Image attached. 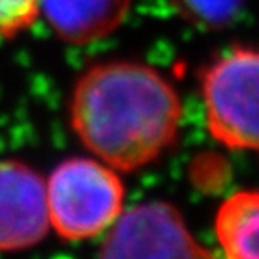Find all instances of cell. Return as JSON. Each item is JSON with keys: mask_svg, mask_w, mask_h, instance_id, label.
<instances>
[{"mask_svg": "<svg viewBox=\"0 0 259 259\" xmlns=\"http://www.w3.org/2000/svg\"><path fill=\"white\" fill-rule=\"evenodd\" d=\"M69 113L74 134L90 153L119 173H132L175 144L182 101L155 67L112 60L77 77Z\"/></svg>", "mask_w": 259, "mask_h": 259, "instance_id": "6da1fadb", "label": "cell"}, {"mask_svg": "<svg viewBox=\"0 0 259 259\" xmlns=\"http://www.w3.org/2000/svg\"><path fill=\"white\" fill-rule=\"evenodd\" d=\"M49 223L65 241L101 234L122 212L124 184L117 171L94 158H67L45 182Z\"/></svg>", "mask_w": 259, "mask_h": 259, "instance_id": "7a4b0ae2", "label": "cell"}, {"mask_svg": "<svg viewBox=\"0 0 259 259\" xmlns=\"http://www.w3.org/2000/svg\"><path fill=\"white\" fill-rule=\"evenodd\" d=\"M259 56L250 47L229 49L203 69L202 89L210 137L234 151L257 150Z\"/></svg>", "mask_w": 259, "mask_h": 259, "instance_id": "3957f363", "label": "cell"}, {"mask_svg": "<svg viewBox=\"0 0 259 259\" xmlns=\"http://www.w3.org/2000/svg\"><path fill=\"white\" fill-rule=\"evenodd\" d=\"M99 259H218V255L194 239L178 207L148 202L117 216Z\"/></svg>", "mask_w": 259, "mask_h": 259, "instance_id": "277c9868", "label": "cell"}, {"mask_svg": "<svg viewBox=\"0 0 259 259\" xmlns=\"http://www.w3.org/2000/svg\"><path fill=\"white\" fill-rule=\"evenodd\" d=\"M45 180L25 162H0V252L25 250L49 234Z\"/></svg>", "mask_w": 259, "mask_h": 259, "instance_id": "5b68a950", "label": "cell"}, {"mask_svg": "<svg viewBox=\"0 0 259 259\" xmlns=\"http://www.w3.org/2000/svg\"><path fill=\"white\" fill-rule=\"evenodd\" d=\"M134 0H41L40 16L69 45H90L110 36L128 18Z\"/></svg>", "mask_w": 259, "mask_h": 259, "instance_id": "8992f818", "label": "cell"}, {"mask_svg": "<svg viewBox=\"0 0 259 259\" xmlns=\"http://www.w3.org/2000/svg\"><path fill=\"white\" fill-rule=\"evenodd\" d=\"M214 232L227 259H259L257 191H239L220 205Z\"/></svg>", "mask_w": 259, "mask_h": 259, "instance_id": "52a82bcc", "label": "cell"}, {"mask_svg": "<svg viewBox=\"0 0 259 259\" xmlns=\"http://www.w3.org/2000/svg\"><path fill=\"white\" fill-rule=\"evenodd\" d=\"M245 0H169L184 20L202 29H222L234 20Z\"/></svg>", "mask_w": 259, "mask_h": 259, "instance_id": "ba28073f", "label": "cell"}, {"mask_svg": "<svg viewBox=\"0 0 259 259\" xmlns=\"http://www.w3.org/2000/svg\"><path fill=\"white\" fill-rule=\"evenodd\" d=\"M41 0H0V40H11L40 18Z\"/></svg>", "mask_w": 259, "mask_h": 259, "instance_id": "9c48e42d", "label": "cell"}]
</instances>
